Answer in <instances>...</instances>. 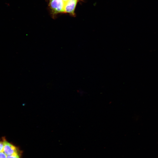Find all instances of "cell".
I'll return each instance as SVG.
<instances>
[{"label":"cell","mask_w":158,"mask_h":158,"mask_svg":"<svg viewBox=\"0 0 158 158\" xmlns=\"http://www.w3.org/2000/svg\"><path fill=\"white\" fill-rule=\"evenodd\" d=\"M49 1L50 0H49Z\"/></svg>","instance_id":"obj_8"},{"label":"cell","mask_w":158,"mask_h":158,"mask_svg":"<svg viewBox=\"0 0 158 158\" xmlns=\"http://www.w3.org/2000/svg\"><path fill=\"white\" fill-rule=\"evenodd\" d=\"M7 156L2 151L0 152V158H7Z\"/></svg>","instance_id":"obj_6"},{"label":"cell","mask_w":158,"mask_h":158,"mask_svg":"<svg viewBox=\"0 0 158 158\" xmlns=\"http://www.w3.org/2000/svg\"><path fill=\"white\" fill-rule=\"evenodd\" d=\"M49 1V6L53 15L64 13L65 2L63 0H50Z\"/></svg>","instance_id":"obj_1"},{"label":"cell","mask_w":158,"mask_h":158,"mask_svg":"<svg viewBox=\"0 0 158 158\" xmlns=\"http://www.w3.org/2000/svg\"><path fill=\"white\" fill-rule=\"evenodd\" d=\"M4 142L3 151L7 155H10L15 153H20L18 148L12 143L8 142L6 138H2Z\"/></svg>","instance_id":"obj_2"},{"label":"cell","mask_w":158,"mask_h":158,"mask_svg":"<svg viewBox=\"0 0 158 158\" xmlns=\"http://www.w3.org/2000/svg\"><path fill=\"white\" fill-rule=\"evenodd\" d=\"M81 0H68L65 2L64 13H68L73 16L75 14V10L78 2Z\"/></svg>","instance_id":"obj_3"},{"label":"cell","mask_w":158,"mask_h":158,"mask_svg":"<svg viewBox=\"0 0 158 158\" xmlns=\"http://www.w3.org/2000/svg\"><path fill=\"white\" fill-rule=\"evenodd\" d=\"M7 158H20V153H16L7 156Z\"/></svg>","instance_id":"obj_4"},{"label":"cell","mask_w":158,"mask_h":158,"mask_svg":"<svg viewBox=\"0 0 158 158\" xmlns=\"http://www.w3.org/2000/svg\"><path fill=\"white\" fill-rule=\"evenodd\" d=\"M4 147V142L2 138L1 140H0V152L2 151Z\"/></svg>","instance_id":"obj_5"},{"label":"cell","mask_w":158,"mask_h":158,"mask_svg":"<svg viewBox=\"0 0 158 158\" xmlns=\"http://www.w3.org/2000/svg\"><path fill=\"white\" fill-rule=\"evenodd\" d=\"M65 2H66V1H67L68 0H63Z\"/></svg>","instance_id":"obj_7"}]
</instances>
